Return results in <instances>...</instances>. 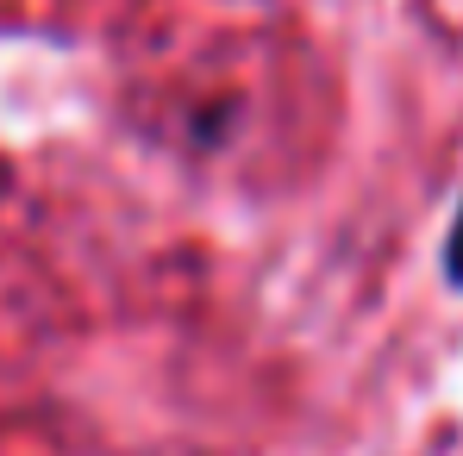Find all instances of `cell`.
<instances>
[{
  "label": "cell",
  "instance_id": "cell-1",
  "mask_svg": "<svg viewBox=\"0 0 463 456\" xmlns=\"http://www.w3.org/2000/svg\"><path fill=\"white\" fill-rule=\"evenodd\" d=\"M445 282L463 288V207H458V219H451V237H445Z\"/></svg>",
  "mask_w": 463,
  "mask_h": 456
}]
</instances>
